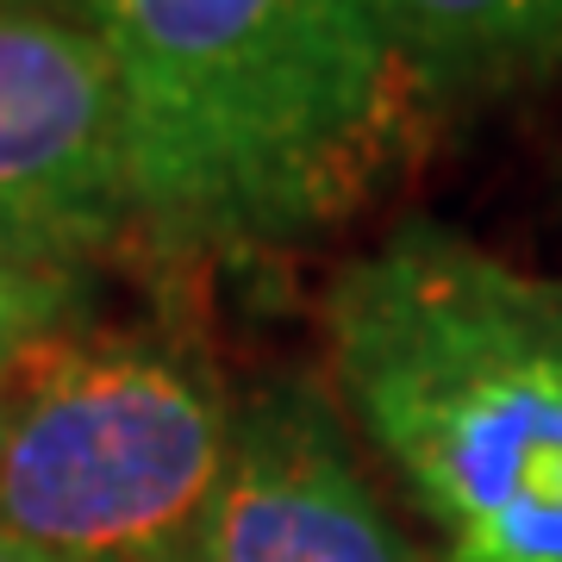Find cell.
<instances>
[{"label":"cell","mask_w":562,"mask_h":562,"mask_svg":"<svg viewBox=\"0 0 562 562\" xmlns=\"http://www.w3.org/2000/svg\"><path fill=\"white\" fill-rule=\"evenodd\" d=\"M132 232L276 250L382 194L431 113L375 0H94Z\"/></svg>","instance_id":"1"},{"label":"cell","mask_w":562,"mask_h":562,"mask_svg":"<svg viewBox=\"0 0 562 562\" xmlns=\"http://www.w3.org/2000/svg\"><path fill=\"white\" fill-rule=\"evenodd\" d=\"M325 357L443 562H562V276L401 225L331 281Z\"/></svg>","instance_id":"2"},{"label":"cell","mask_w":562,"mask_h":562,"mask_svg":"<svg viewBox=\"0 0 562 562\" xmlns=\"http://www.w3.org/2000/svg\"><path fill=\"white\" fill-rule=\"evenodd\" d=\"M238 401L176 325H57L0 369V525L44 562H194Z\"/></svg>","instance_id":"3"},{"label":"cell","mask_w":562,"mask_h":562,"mask_svg":"<svg viewBox=\"0 0 562 562\" xmlns=\"http://www.w3.org/2000/svg\"><path fill=\"white\" fill-rule=\"evenodd\" d=\"M125 232L120 101L94 32L0 7V262L69 269Z\"/></svg>","instance_id":"4"},{"label":"cell","mask_w":562,"mask_h":562,"mask_svg":"<svg viewBox=\"0 0 562 562\" xmlns=\"http://www.w3.org/2000/svg\"><path fill=\"white\" fill-rule=\"evenodd\" d=\"M194 562H431L406 538L319 387L269 382L238 401L232 462Z\"/></svg>","instance_id":"5"},{"label":"cell","mask_w":562,"mask_h":562,"mask_svg":"<svg viewBox=\"0 0 562 562\" xmlns=\"http://www.w3.org/2000/svg\"><path fill=\"white\" fill-rule=\"evenodd\" d=\"M425 106L562 81V0H375Z\"/></svg>","instance_id":"6"},{"label":"cell","mask_w":562,"mask_h":562,"mask_svg":"<svg viewBox=\"0 0 562 562\" xmlns=\"http://www.w3.org/2000/svg\"><path fill=\"white\" fill-rule=\"evenodd\" d=\"M81 281L76 269H20L0 262V369L20 357L25 344H38L44 331L76 319Z\"/></svg>","instance_id":"7"},{"label":"cell","mask_w":562,"mask_h":562,"mask_svg":"<svg viewBox=\"0 0 562 562\" xmlns=\"http://www.w3.org/2000/svg\"><path fill=\"white\" fill-rule=\"evenodd\" d=\"M0 7H13V13H44V20H69V25H81L94 0H0Z\"/></svg>","instance_id":"8"},{"label":"cell","mask_w":562,"mask_h":562,"mask_svg":"<svg viewBox=\"0 0 562 562\" xmlns=\"http://www.w3.org/2000/svg\"><path fill=\"white\" fill-rule=\"evenodd\" d=\"M0 562H44V557H38V550H32L25 538H13V531L0 525Z\"/></svg>","instance_id":"9"}]
</instances>
